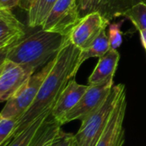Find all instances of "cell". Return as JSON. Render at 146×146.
Here are the masks:
<instances>
[{
    "label": "cell",
    "mask_w": 146,
    "mask_h": 146,
    "mask_svg": "<svg viewBox=\"0 0 146 146\" xmlns=\"http://www.w3.org/2000/svg\"><path fill=\"white\" fill-rule=\"evenodd\" d=\"M24 25L15 17L12 9H0V52L1 55L26 37Z\"/></svg>",
    "instance_id": "obj_10"
},
{
    "label": "cell",
    "mask_w": 146,
    "mask_h": 146,
    "mask_svg": "<svg viewBox=\"0 0 146 146\" xmlns=\"http://www.w3.org/2000/svg\"><path fill=\"white\" fill-rule=\"evenodd\" d=\"M80 18L77 0H58L41 28L68 35Z\"/></svg>",
    "instance_id": "obj_6"
},
{
    "label": "cell",
    "mask_w": 146,
    "mask_h": 146,
    "mask_svg": "<svg viewBox=\"0 0 146 146\" xmlns=\"http://www.w3.org/2000/svg\"><path fill=\"white\" fill-rule=\"evenodd\" d=\"M120 61L117 49H110L104 56L99 58L97 65L88 78V85H99L113 81Z\"/></svg>",
    "instance_id": "obj_12"
},
{
    "label": "cell",
    "mask_w": 146,
    "mask_h": 146,
    "mask_svg": "<svg viewBox=\"0 0 146 146\" xmlns=\"http://www.w3.org/2000/svg\"><path fill=\"white\" fill-rule=\"evenodd\" d=\"M19 124L17 118L0 117V146H7L14 138Z\"/></svg>",
    "instance_id": "obj_19"
},
{
    "label": "cell",
    "mask_w": 146,
    "mask_h": 146,
    "mask_svg": "<svg viewBox=\"0 0 146 146\" xmlns=\"http://www.w3.org/2000/svg\"><path fill=\"white\" fill-rule=\"evenodd\" d=\"M58 0H30L27 9V23L30 28L40 27Z\"/></svg>",
    "instance_id": "obj_13"
},
{
    "label": "cell",
    "mask_w": 146,
    "mask_h": 146,
    "mask_svg": "<svg viewBox=\"0 0 146 146\" xmlns=\"http://www.w3.org/2000/svg\"><path fill=\"white\" fill-rule=\"evenodd\" d=\"M34 71L8 59H1L0 101L7 102L23 86Z\"/></svg>",
    "instance_id": "obj_7"
},
{
    "label": "cell",
    "mask_w": 146,
    "mask_h": 146,
    "mask_svg": "<svg viewBox=\"0 0 146 146\" xmlns=\"http://www.w3.org/2000/svg\"><path fill=\"white\" fill-rule=\"evenodd\" d=\"M113 81L90 86L81 97L76 106L71 109L62 121V124H67L74 120H82L96 109H98L107 99L113 88Z\"/></svg>",
    "instance_id": "obj_8"
},
{
    "label": "cell",
    "mask_w": 146,
    "mask_h": 146,
    "mask_svg": "<svg viewBox=\"0 0 146 146\" xmlns=\"http://www.w3.org/2000/svg\"><path fill=\"white\" fill-rule=\"evenodd\" d=\"M88 88V84H80L75 81V78H72L68 83L61 96H59L51 112V116L62 126V121L64 117L71 109L76 106Z\"/></svg>",
    "instance_id": "obj_11"
},
{
    "label": "cell",
    "mask_w": 146,
    "mask_h": 146,
    "mask_svg": "<svg viewBox=\"0 0 146 146\" xmlns=\"http://www.w3.org/2000/svg\"><path fill=\"white\" fill-rule=\"evenodd\" d=\"M54 59L51 60L44 65L40 71L33 74L30 79L6 102L5 106L1 111L0 117L17 118L20 120L34 102L43 82L54 65Z\"/></svg>",
    "instance_id": "obj_4"
},
{
    "label": "cell",
    "mask_w": 146,
    "mask_h": 146,
    "mask_svg": "<svg viewBox=\"0 0 146 146\" xmlns=\"http://www.w3.org/2000/svg\"><path fill=\"white\" fill-rule=\"evenodd\" d=\"M80 52L81 50L73 45L68 39L54 59V65L43 82L34 102L20 118L15 136L41 115L51 114L63 89L72 78H75L80 69L78 60Z\"/></svg>",
    "instance_id": "obj_1"
},
{
    "label": "cell",
    "mask_w": 146,
    "mask_h": 146,
    "mask_svg": "<svg viewBox=\"0 0 146 146\" xmlns=\"http://www.w3.org/2000/svg\"><path fill=\"white\" fill-rule=\"evenodd\" d=\"M110 49L111 47H110V40L108 34H106V29H105L99 34V36L92 43L90 46H88L84 50H81L78 60V67L80 68L81 65L90 58H95V57L101 58L104 56Z\"/></svg>",
    "instance_id": "obj_15"
},
{
    "label": "cell",
    "mask_w": 146,
    "mask_h": 146,
    "mask_svg": "<svg viewBox=\"0 0 146 146\" xmlns=\"http://www.w3.org/2000/svg\"><path fill=\"white\" fill-rule=\"evenodd\" d=\"M124 23V20H121L119 22H113L109 25L108 37L110 43L111 49H118L122 44V32L121 26Z\"/></svg>",
    "instance_id": "obj_21"
},
{
    "label": "cell",
    "mask_w": 146,
    "mask_h": 146,
    "mask_svg": "<svg viewBox=\"0 0 146 146\" xmlns=\"http://www.w3.org/2000/svg\"><path fill=\"white\" fill-rule=\"evenodd\" d=\"M130 20L137 30L146 28V2H139L126 9L121 14Z\"/></svg>",
    "instance_id": "obj_17"
},
{
    "label": "cell",
    "mask_w": 146,
    "mask_h": 146,
    "mask_svg": "<svg viewBox=\"0 0 146 146\" xmlns=\"http://www.w3.org/2000/svg\"><path fill=\"white\" fill-rule=\"evenodd\" d=\"M110 22L98 11L89 13L82 16L71 29L68 34V39L73 45L80 50H84L90 46L99 34L106 29Z\"/></svg>",
    "instance_id": "obj_5"
},
{
    "label": "cell",
    "mask_w": 146,
    "mask_h": 146,
    "mask_svg": "<svg viewBox=\"0 0 146 146\" xmlns=\"http://www.w3.org/2000/svg\"><path fill=\"white\" fill-rule=\"evenodd\" d=\"M80 17L95 11L100 12L108 20L110 0H77Z\"/></svg>",
    "instance_id": "obj_18"
},
{
    "label": "cell",
    "mask_w": 146,
    "mask_h": 146,
    "mask_svg": "<svg viewBox=\"0 0 146 146\" xmlns=\"http://www.w3.org/2000/svg\"><path fill=\"white\" fill-rule=\"evenodd\" d=\"M76 144L75 134L65 133L62 130L55 139L51 146H74Z\"/></svg>",
    "instance_id": "obj_22"
},
{
    "label": "cell",
    "mask_w": 146,
    "mask_h": 146,
    "mask_svg": "<svg viewBox=\"0 0 146 146\" xmlns=\"http://www.w3.org/2000/svg\"><path fill=\"white\" fill-rule=\"evenodd\" d=\"M126 89L121 95L107 124L96 146H123L125 142V130L123 123L127 111Z\"/></svg>",
    "instance_id": "obj_9"
},
{
    "label": "cell",
    "mask_w": 146,
    "mask_h": 146,
    "mask_svg": "<svg viewBox=\"0 0 146 146\" xmlns=\"http://www.w3.org/2000/svg\"><path fill=\"white\" fill-rule=\"evenodd\" d=\"M74 146H77V144H75V145H74Z\"/></svg>",
    "instance_id": "obj_25"
},
{
    "label": "cell",
    "mask_w": 146,
    "mask_h": 146,
    "mask_svg": "<svg viewBox=\"0 0 146 146\" xmlns=\"http://www.w3.org/2000/svg\"><path fill=\"white\" fill-rule=\"evenodd\" d=\"M139 34H140V40H141L142 46H143L144 49L145 50L146 52V28L139 30Z\"/></svg>",
    "instance_id": "obj_24"
},
{
    "label": "cell",
    "mask_w": 146,
    "mask_h": 146,
    "mask_svg": "<svg viewBox=\"0 0 146 146\" xmlns=\"http://www.w3.org/2000/svg\"><path fill=\"white\" fill-rule=\"evenodd\" d=\"M125 89L126 87L122 83L113 86L104 103L87 117L80 120V129L75 134L77 146H96L107 126L121 95Z\"/></svg>",
    "instance_id": "obj_3"
},
{
    "label": "cell",
    "mask_w": 146,
    "mask_h": 146,
    "mask_svg": "<svg viewBox=\"0 0 146 146\" xmlns=\"http://www.w3.org/2000/svg\"><path fill=\"white\" fill-rule=\"evenodd\" d=\"M68 40V35L38 30L9 48L2 56L35 71L53 60Z\"/></svg>",
    "instance_id": "obj_2"
},
{
    "label": "cell",
    "mask_w": 146,
    "mask_h": 146,
    "mask_svg": "<svg viewBox=\"0 0 146 146\" xmlns=\"http://www.w3.org/2000/svg\"><path fill=\"white\" fill-rule=\"evenodd\" d=\"M61 131L62 125L50 115L40 127L30 146H51Z\"/></svg>",
    "instance_id": "obj_14"
},
{
    "label": "cell",
    "mask_w": 146,
    "mask_h": 146,
    "mask_svg": "<svg viewBox=\"0 0 146 146\" xmlns=\"http://www.w3.org/2000/svg\"><path fill=\"white\" fill-rule=\"evenodd\" d=\"M139 2H146V0H110L108 18L110 21L121 16V14L126 9Z\"/></svg>",
    "instance_id": "obj_20"
},
{
    "label": "cell",
    "mask_w": 146,
    "mask_h": 146,
    "mask_svg": "<svg viewBox=\"0 0 146 146\" xmlns=\"http://www.w3.org/2000/svg\"><path fill=\"white\" fill-rule=\"evenodd\" d=\"M51 114H44L33 120L23 131L16 134L7 146H30L33 138Z\"/></svg>",
    "instance_id": "obj_16"
},
{
    "label": "cell",
    "mask_w": 146,
    "mask_h": 146,
    "mask_svg": "<svg viewBox=\"0 0 146 146\" xmlns=\"http://www.w3.org/2000/svg\"><path fill=\"white\" fill-rule=\"evenodd\" d=\"M21 0H0V9H12L18 6Z\"/></svg>",
    "instance_id": "obj_23"
}]
</instances>
